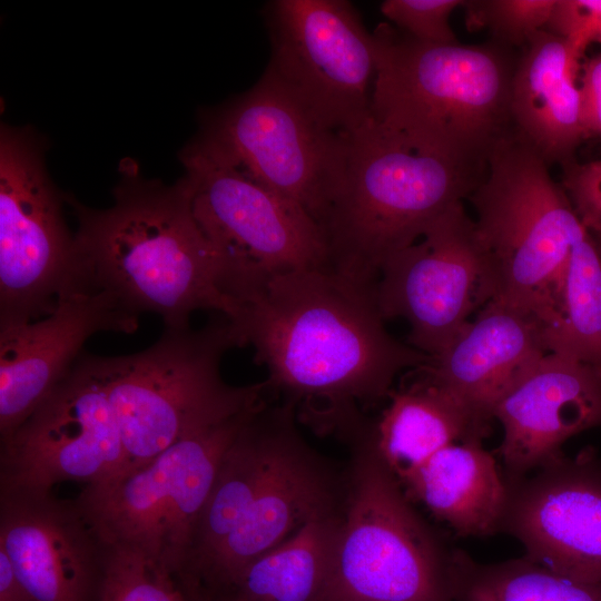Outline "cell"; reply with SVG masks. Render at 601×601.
I'll return each instance as SVG.
<instances>
[{"mask_svg": "<svg viewBox=\"0 0 601 601\" xmlns=\"http://www.w3.org/2000/svg\"><path fill=\"white\" fill-rule=\"evenodd\" d=\"M457 534L482 536L501 531L509 484L480 440L451 444L414 471L402 484Z\"/></svg>", "mask_w": 601, "mask_h": 601, "instance_id": "cb8c5ba5", "label": "cell"}, {"mask_svg": "<svg viewBox=\"0 0 601 601\" xmlns=\"http://www.w3.org/2000/svg\"><path fill=\"white\" fill-rule=\"evenodd\" d=\"M125 465L108 395L80 357L1 443L0 492L46 494L62 482L100 484L122 474Z\"/></svg>", "mask_w": 601, "mask_h": 601, "instance_id": "5bb4252c", "label": "cell"}, {"mask_svg": "<svg viewBox=\"0 0 601 601\" xmlns=\"http://www.w3.org/2000/svg\"><path fill=\"white\" fill-rule=\"evenodd\" d=\"M264 71L323 127L346 134L371 114L376 41L347 0H272Z\"/></svg>", "mask_w": 601, "mask_h": 601, "instance_id": "30bf717a", "label": "cell"}, {"mask_svg": "<svg viewBox=\"0 0 601 601\" xmlns=\"http://www.w3.org/2000/svg\"><path fill=\"white\" fill-rule=\"evenodd\" d=\"M581 120L585 137H601V53L581 65Z\"/></svg>", "mask_w": 601, "mask_h": 601, "instance_id": "d6a6232c", "label": "cell"}, {"mask_svg": "<svg viewBox=\"0 0 601 601\" xmlns=\"http://www.w3.org/2000/svg\"><path fill=\"white\" fill-rule=\"evenodd\" d=\"M490 263L474 219L457 203L382 267L375 298L384 319L410 325L408 344L434 357L493 299Z\"/></svg>", "mask_w": 601, "mask_h": 601, "instance_id": "4fadbf2b", "label": "cell"}, {"mask_svg": "<svg viewBox=\"0 0 601 601\" xmlns=\"http://www.w3.org/2000/svg\"><path fill=\"white\" fill-rule=\"evenodd\" d=\"M229 319L240 347L267 368V390L325 427L349 430L359 403L388 397L402 371L432 361L386 331L375 286L331 268L262 278Z\"/></svg>", "mask_w": 601, "mask_h": 601, "instance_id": "6da1fadb", "label": "cell"}, {"mask_svg": "<svg viewBox=\"0 0 601 601\" xmlns=\"http://www.w3.org/2000/svg\"><path fill=\"white\" fill-rule=\"evenodd\" d=\"M313 515L288 540L247 564L214 601H324L339 514Z\"/></svg>", "mask_w": 601, "mask_h": 601, "instance_id": "d4e9b609", "label": "cell"}, {"mask_svg": "<svg viewBox=\"0 0 601 601\" xmlns=\"http://www.w3.org/2000/svg\"><path fill=\"white\" fill-rule=\"evenodd\" d=\"M581 59L569 42L546 29L524 46L511 85V115L516 134L548 164L573 160L585 139L581 120Z\"/></svg>", "mask_w": 601, "mask_h": 601, "instance_id": "7402d4cb", "label": "cell"}, {"mask_svg": "<svg viewBox=\"0 0 601 601\" xmlns=\"http://www.w3.org/2000/svg\"><path fill=\"white\" fill-rule=\"evenodd\" d=\"M295 417L293 403L269 406L263 401L226 451L178 581L184 592L242 521L298 437Z\"/></svg>", "mask_w": 601, "mask_h": 601, "instance_id": "44dd1931", "label": "cell"}, {"mask_svg": "<svg viewBox=\"0 0 601 601\" xmlns=\"http://www.w3.org/2000/svg\"><path fill=\"white\" fill-rule=\"evenodd\" d=\"M61 195L43 162V145L27 128L0 130V325L49 315L75 290V236Z\"/></svg>", "mask_w": 601, "mask_h": 601, "instance_id": "8fae6325", "label": "cell"}, {"mask_svg": "<svg viewBox=\"0 0 601 601\" xmlns=\"http://www.w3.org/2000/svg\"><path fill=\"white\" fill-rule=\"evenodd\" d=\"M371 114L408 142L486 168L494 147L515 131V67L495 45H431L381 23Z\"/></svg>", "mask_w": 601, "mask_h": 601, "instance_id": "3957f363", "label": "cell"}, {"mask_svg": "<svg viewBox=\"0 0 601 601\" xmlns=\"http://www.w3.org/2000/svg\"><path fill=\"white\" fill-rule=\"evenodd\" d=\"M561 186L588 233L601 239V158L587 162L574 159L562 165Z\"/></svg>", "mask_w": 601, "mask_h": 601, "instance_id": "1f68e13d", "label": "cell"}, {"mask_svg": "<svg viewBox=\"0 0 601 601\" xmlns=\"http://www.w3.org/2000/svg\"><path fill=\"white\" fill-rule=\"evenodd\" d=\"M342 186L322 230L329 266L375 286L384 264L471 193L486 168L417 147L371 115L346 132Z\"/></svg>", "mask_w": 601, "mask_h": 601, "instance_id": "277c9868", "label": "cell"}, {"mask_svg": "<svg viewBox=\"0 0 601 601\" xmlns=\"http://www.w3.org/2000/svg\"><path fill=\"white\" fill-rule=\"evenodd\" d=\"M234 347H240L236 331L218 314L198 329L165 328L139 353L81 356L115 412L126 453L124 473L264 400L265 382L231 386L221 377V359Z\"/></svg>", "mask_w": 601, "mask_h": 601, "instance_id": "5b68a950", "label": "cell"}, {"mask_svg": "<svg viewBox=\"0 0 601 601\" xmlns=\"http://www.w3.org/2000/svg\"><path fill=\"white\" fill-rule=\"evenodd\" d=\"M263 401L139 469L85 486L76 500L106 543L144 554L178 584L220 462Z\"/></svg>", "mask_w": 601, "mask_h": 601, "instance_id": "9c48e42d", "label": "cell"}, {"mask_svg": "<svg viewBox=\"0 0 601 601\" xmlns=\"http://www.w3.org/2000/svg\"><path fill=\"white\" fill-rule=\"evenodd\" d=\"M0 601H36L18 578L2 549H0Z\"/></svg>", "mask_w": 601, "mask_h": 601, "instance_id": "836d02e7", "label": "cell"}, {"mask_svg": "<svg viewBox=\"0 0 601 601\" xmlns=\"http://www.w3.org/2000/svg\"><path fill=\"white\" fill-rule=\"evenodd\" d=\"M300 434L235 530L185 591L214 601L250 562L295 534L316 513L335 508V487Z\"/></svg>", "mask_w": 601, "mask_h": 601, "instance_id": "d6986e66", "label": "cell"}, {"mask_svg": "<svg viewBox=\"0 0 601 601\" xmlns=\"http://www.w3.org/2000/svg\"><path fill=\"white\" fill-rule=\"evenodd\" d=\"M0 549L36 601H98L108 543L77 500L0 492Z\"/></svg>", "mask_w": 601, "mask_h": 601, "instance_id": "e0dca14e", "label": "cell"}, {"mask_svg": "<svg viewBox=\"0 0 601 601\" xmlns=\"http://www.w3.org/2000/svg\"><path fill=\"white\" fill-rule=\"evenodd\" d=\"M463 0H385L381 12L402 31L431 45L460 43L450 26L452 12Z\"/></svg>", "mask_w": 601, "mask_h": 601, "instance_id": "f546056e", "label": "cell"}, {"mask_svg": "<svg viewBox=\"0 0 601 601\" xmlns=\"http://www.w3.org/2000/svg\"><path fill=\"white\" fill-rule=\"evenodd\" d=\"M546 351L601 372V255L588 230L574 243L554 321L543 331Z\"/></svg>", "mask_w": 601, "mask_h": 601, "instance_id": "484cf974", "label": "cell"}, {"mask_svg": "<svg viewBox=\"0 0 601 601\" xmlns=\"http://www.w3.org/2000/svg\"><path fill=\"white\" fill-rule=\"evenodd\" d=\"M555 0H471L464 1L470 30L487 28L502 43L525 46L545 29Z\"/></svg>", "mask_w": 601, "mask_h": 601, "instance_id": "f1b7e54d", "label": "cell"}, {"mask_svg": "<svg viewBox=\"0 0 601 601\" xmlns=\"http://www.w3.org/2000/svg\"><path fill=\"white\" fill-rule=\"evenodd\" d=\"M546 353L538 318L506 303L490 300L418 370L491 423L499 398Z\"/></svg>", "mask_w": 601, "mask_h": 601, "instance_id": "ffe728a7", "label": "cell"}, {"mask_svg": "<svg viewBox=\"0 0 601 601\" xmlns=\"http://www.w3.org/2000/svg\"><path fill=\"white\" fill-rule=\"evenodd\" d=\"M499 455L506 480L562 454L571 437L601 427V372L572 356L546 353L499 398Z\"/></svg>", "mask_w": 601, "mask_h": 601, "instance_id": "ac0fdd59", "label": "cell"}, {"mask_svg": "<svg viewBox=\"0 0 601 601\" xmlns=\"http://www.w3.org/2000/svg\"><path fill=\"white\" fill-rule=\"evenodd\" d=\"M601 255V239L593 238Z\"/></svg>", "mask_w": 601, "mask_h": 601, "instance_id": "e575fe53", "label": "cell"}, {"mask_svg": "<svg viewBox=\"0 0 601 601\" xmlns=\"http://www.w3.org/2000/svg\"><path fill=\"white\" fill-rule=\"evenodd\" d=\"M545 29L564 38L582 60L591 43L601 45V0H555Z\"/></svg>", "mask_w": 601, "mask_h": 601, "instance_id": "4dcf8cb0", "label": "cell"}, {"mask_svg": "<svg viewBox=\"0 0 601 601\" xmlns=\"http://www.w3.org/2000/svg\"><path fill=\"white\" fill-rule=\"evenodd\" d=\"M348 489L324 601H453L454 552H446L364 439Z\"/></svg>", "mask_w": 601, "mask_h": 601, "instance_id": "52a82bcc", "label": "cell"}, {"mask_svg": "<svg viewBox=\"0 0 601 601\" xmlns=\"http://www.w3.org/2000/svg\"><path fill=\"white\" fill-rule=\"evenodd\" d=\"M120 170L109 208L65 195L78 220L76 290L107 292L137 316L159 315L165 328L189 327L200 309L229 318L221 260L195 218L186 178L145 179L131 160Z\"/></svg>", "mask_w": 601, "mask_h": 601, "instance_id": "7a4b0ae2", "label": "cell"}, {"mask_svg": "<svg viewBox=\"0 0 601 601\" xmlns=\"http://www.w3.org/2000/svg\"><path fill=\"white\" fill-rule=\"evenodd\" d=\"M545 159L516 131L492 150L469 196L493 280L492 300L555 318L574 243L587 231Z\"/></svg>", "mask_w": 601, "mask_h": 601, "instance_id": "8992f818", "label": "cell"}, {"mask_svg": "<svg viewBox=\"0 0 601 601\" xmlns=\"http://www.w3.org/2000/svg\"><path fill=\"white\" fill-rule=\"evenodd\" d=\"M179 158L195 218L220 257L231 300L270 275L331 268L319 225L250 177L210 139L199 134Z\"/></svg>", "mask_w": 601, "mask_h": 601, "instance_id": "ba28073f", "label": "cell"}, {"mask_svg": "<svg viewBox=\"0 0 601 601\" xmlns=\"http://www.w3.org/2000/svg\"><path fill=\"white\" fill-rule=\"evenodd\" d=\"M138 325L139 316L101 290L66 293L45 317L0 325V443L71 372L92 335L131 334Z\"/></svg>", "mask_w": 601, "mask_h": 601, "instance_id": "2e32d148", "label": "cell"}, {"mask_svg": "<svg viewBox=\"0 0 601 601\" xmlns=\"http://www.w3.org/2000/svg\"><path fill=\"white\" fill-rule=\"evenodd\" d=\"M502 531L530 559L574 580L601 584V461L590 449L563 453L506 480Z\"/></svg>", "mask_w": 601, "mask_h": 601, "instance_id": "9a60e30c", "label": "cell"}, {"mask_svg": "<svg viewBox=\"0 0 601 601\" xmlns=\"http://www.w3.org/2000/svg\"><path fill=\"white\" fill-rule=\"evenodd\" d=\"M453 601H601V584L565 577L532 559L482 564L454 551Z\"/></svg>", "mask_w": 601, "mask_h": 601, "instance_id": "4316f807", "label": "cell"}, {"mask_svg": "<svg viewBox=\"0 0 601 601\" xmlns=\"http://www.w3.org/2000/svg\"><path fill=\"white\" fill-rule=\"evenodd\" d=\"M98 601H190L176 581L144 554L108 544Z\"/></svg>", "mask_w": 601, "mask_h": 601, "instance_id": "83f0119b", "label": "cell"}, {"mask_svg": "<svg viewBox=\"0 0 601 601\" xmlns=\"http://www.w3.org/2000/svg\"><path fill=\"white\" fill-rule=\"evenodd\" d=\"M380 417L364 431L367 441L402 484L442 449L487 435L489 422L424 375L392 391Z\"/></svg>", "mask_w": 601, "mask_h": 601, "instance_id": "603a6c76", "label": "cell"}, {"mask_svg": "<svg viewBox=\"0 0 601 601\" xmlns=\"http://www.w3.org/2000/svg\"><path fill=\"white\" fill-rule=\"evenodd\" d=\"M199 134L322 228L345 175L346 134L319 125L265 73L204 111Z\"/></svg>", "mask_w": 601, "mask_h": 601, "instance_id": "7c38bea8", "label": "cell"}]
</instances>
